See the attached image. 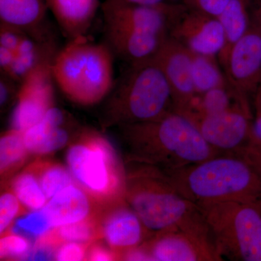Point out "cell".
Listing matches in <instances>:
<instances>
[{
  "label": "cell",
  "mask_w": 261,
  "mask_h": 261,
  "mask_svg": "<svg viewBox=\"0 0 261 261\" xmlns=\"http://www.w3.org/2000/svg\"><path fill=\"white\" fill-rule=\"evenodd\" d=\"M104 207L75 183L58 192L42 210L54 228L93 217Z\"/></svg>",
  "instance_id": "18"
},
{
  "label": "cell",
  "mask_w": 261,
  "mask_h": 261,
  "mask_svg": "<svg viewBox=\"0 0 261 261\" xmlns=\"http://www.w3.org/2000/svg\"><path fill=\"white\" fill-rule=\"evenodd\" d=\"M250 27L261 32V0H250Z\"/></svg>",
  "instance_id": "38"
},
{
  "label": "cell",
  "mask_w": 261,
  "mask_h": 261,
  "mask_svg": "<svg viewBox=\"0 0 261 261\" xmlns=\"http://www.w3.org/2000/svg\"><path fill=\"white\" fill-rule=\"evenodd\" d=\"M65 113L54 106L40 121L24 132V142L29 153L40 155L42 149L47 145L57 128L65 124Z\"/></svg>",
  "instance_id": "25"
},
{
  "label": "cell",
  "mask_w": 261,
  "mask_h": 261,
  "mask_svg": "<svg viewBox=\"0 0 261 261\" xmlns=\"http://www.w3.org/2000/svg\"><path fill=\"white\" fill-rule=\"evenodd\" d=\"M125 171V200L149 232L184 231L216 250L202 208L182 195L162 169L129 161Z\"/></svg>",
  "instance_id": "1"
},
{
  "label": "cell",
  "mask_w": 261,
  "mask_h": 261,
  "mask_svg": "<svg viewBox=\"0 0 261 261\" xmlns=\"http://www.w3.org/2000/svg\"><path fill=\"white\" fill-rule=\"evenodd\" d=\"M51 225L47 215L41 209L17 220L13 232H22L32 238H39L50 230Z\"/></svg>",
  "instance_id": "29"
},
{
  "label": "cell",
  "mask_w": 261,
  "mask_h": 261,
  "mask_svg": "<svg viewBox=\"0 0 261 261\" xmlns=\"http://www.w3.org/2000/svg\"><path fill=\"white\" fill-rule=\"evenodd\" d=\"M128 65L106 98L104 127L153 121L173 111L169 84L154 60Z\"/></svg>",
  "instance_id": "4"
},
{
  "label": "cell",
  "mask_w": 261,
  "mask_h": 261,
  "mask_svg": "<svg viewBox=\"0 0 261 261\" xmlns=\"http://www.w3.org/2000/svg\"><path fill=\"white\" fill-rule=\"evenodd\" d=\"M192 77L197 94L228 85L226 77L220 70L214 57L192 54Z\"/></svg>",
  "instance_id": "27"
},
{
  "label": "cell",
  "mask_w": 261,
  "mask_h": 261,
  "mask_svg": "<svg viewBox=\"0 0 261 261\" xmlns=\"http://www.w3.org/2000/svg\"><path fill=\"white\" fill-rule=\"evenodd\" d=\"M101 227L102 239L121 257L123 252L140 246L152 234L125 199L103 208Z\"/></svg>",
  "instance_id": "14"
},
{
  "label": "cell",
  "mask_w": 261,
  "mask_h": 261,
  "mask_svg": "<svg viewBox=\"0 0 261 261\" xmlns=\"http://www.w3.org/2000/svg\"><path fill=\"white\" fill-rule=\"evenodd\" d=\"M168 37L194 54L214 58L225 46L224 31L219 18L183 4L170 23Z\"/></svg>",
  "instance_id": "9"
},
{
  "label": "cell",
  "mask_w": 261,
  "mask_h": 261,
  "mask_svg": "<svg viewBox=\"0 0 261 261\" xmlns=\"http://www.w3.org/2000/svg\"><path fill=\"white\" fill-rule=\"evenodd\" d=\"M250 0H230L218 17L225 34V46L218 56L224 65L231 47L245 35L250 27Z\"/></svg>",
  "instance_id": "22"
},
{
  "label": "cell",
  "mask_w": 261,
  "mask_h": 261,
  "mask_svg": "<svg viewBox=\"0 0 261 261\" xmlns=\"http://www.w3.org/2000/svg\"><path fill=\"white\" fill-rule=\"evenodd\" d=\"M25 35L23 31L18 28L0 23V46L8 48L10 50L15 51L20 41Z\"/></svg>",
  "instance_id": "34"
},
{
  "label": "cell",
  "mask_w": 261,
  "mask_h": 261,
  "mask_svg": "<svg viewBox=\"0 0 261 261\" xmlns=\"http://www.w3.org/2000/svg\"><path fill=\"white\" fill-rule=\"evenodd\" d=\"M51 12L70 40L85 37L100 6L99 0H47Z\"/></svg>",
  "instance_id": "19"
},
{
  "label": "cell",
  "mask_w": 261,
  "mask_h": 261,
  "mask_svg": "<svg viewBox=\"0 0 261 261\" xmlns=\"http://www.w3.org/2000/svg\"><path fill=\"white\" fill-rule=\"evenodd\" d=\"M33 245L25 237L15 234L11 231L1 234L0 258L1 260H29Z\"/></svg>",
  "instance_id": "28"
},
{
  "label": "cell",
  "mask_w": 261,
  "mask_h": 261,
  "mask_svg": "<svg viewBox=\"0 0 261 261\" xmlns=\"http://www.w3.org/2000/svg\"><path fill=\"white\" fill-rule=\"evenodd\" d=\"M49 57L33 68L19 84L11 128L24 132L45 116L55 105L53 65Z\"/></svg>",
  "instance_id": "8"
},
{
  "label": "cell",
  "mask_w": 261,
  "mask_h": 261,
  "mask_svg": "<svg viewBox=\"0 0 261 261\" xmlns=\"http://www.w3.org/2000/svg\"><path fill=\"white\" fill-rule=\"evenodd\" d=\"M29 153L23 132L13 129L2 134L0 139V174L2 185L8 181L27 162Z\"/></svg>",
  "instance_id": "23"
},
{
  "label": "cell",
  "mask_w": 261,
  "mask_h": 261,
  "mask_svg": "<svg viewBox=\"0 0 261 261\" xmlns=\"http://www.w3.org/2000/svg\"><path fill=\"white\" fill-rule=\"evenodd\" d=\"M182 4L190 9L218 17L222 13L230 0H183Z\"/></svg>",
  "instance_id": "33"
},
{
  "label": "cell",
  "mask_w": 261,
  "mask_h": 261,
  "mask_svg": "<svg viewBox=\"0 0 261 261\" xmlns=\"http://www.w3.org/2000/svg\"><path fill=\"white\" fill-rule=\"evenodd\" d=\"M29 167L37 176L48 200L65 187L76 183L69 169L54 161L37 159Z\"/></svg>",
  "instance_id": "24"
},
{
  "label": "cell",
  "mask_w": 261,
  "mask_h": 261,
  "mask_svg": "<svg viewBox=\"0 0 261 261\" xmlns=\"http://www.w3.org/2000/svg\"><path fill=\"white\" fill-rule=\"evenodd\" d=\"M114 58L106 43L91 42L86 36L72 39L53 60L55 83L72 102L94 106L112 90Z\"/></svg>",
  "instance_id": "5"
},
{
  "label": "cell",
  "mask_w": 261,
  "mask_h": 261,
  "mask_svg": "<svg viewBox=\"0 0 261 261\" xmlns=\"http://www.w3.org/2000/svg\"><path fill=\"white\" fill-rule=\"evenodd\" d=\"M228 83L242 97H256L261 87V32L250 27L223 65Z\"/></svg>",
  "instance_id": "12"
},
{
  "label": "cell",
  "mask_w": 261,
  "mask_h": 261,
  "mask_svg": "<svg viewBox=\"0 0 261 261\" xmlns=\"http://www.w3.org/2000/svg\"><path fill=\"white\" fill-rule=\"evenodd\" d=\"M181 4H130L121 0H105L101 5L104 27H121L168 36L170 23Z\"/></svg>",
  "instance_id": "11"
},
{
  "label": "cell",
  "mask_w": 261,
  "mask_h": 261,
  "mask_svg": "<svg viewBox=\"0 0 261 261\" xmlns=\"http://www.w3.org/2000/svg\"><path fill=\"white\" fill-rule=\"evenodd\" d=\"M73 224L51 228L47 233L36 240L37 243L58 248L65 243H78L91 245L102 240L101 214Z\"/></svg>",
  "instance_id": "20"
},
{
  "label": "cell",
  "mask_w": 261,
  "mask_h": 261,
  "mask_svg": "<svg viewBox=\"0 0 261 261\" xmlns=\"http://www.w3.org/2000/svg\"><path fill=\"white\" fill-rule=\"evenodd\" d=\"M90 245L78 243H65L57 248L56 260H87V250Z\"/></svg>",
  "instance_id": "32"
},
{
  "label": "cell",
  "mask_w": 261,
  "mask_h": 261,
  "mask_svg": "<svg viewBox=\"0 0 261 261\" xmlns=\"http://www.w3.org/2000/svg\"><path fill=\"white\" fill-rule=\"evenodd\" d=\"M255 110L256 111H261V102L258 103V104L255 105Z\"/></svg>",
  "instance_id": "40"
},
{
  "label": "cell",
  "mask_w": 261,
  "mask_h": 261,
  "mask_svg": "<svg viewBox=\"0 0 261 261\" xmlns=\"http://www.w3.org/2000/svg\"><path fill=\"white\" fill-rule=\"evenodd\" d=\"M23 205L14 192L10 189L2 192L0 197V233L3 234L8 230L15 218L23 214Z\"/></svg>",
  "instance_id": "30"
},
{
  "label": "cell",
  "mask_w": 261,
  "mask_h": 261,
  "mask_svg": "<svg viewBox=\"0 0 261 261\" xmlns=\"http://www.w3.org/2000/svg\"><path fill=\"white\" fill-rule=\"evenodd\" d=\"M130 4L140 5H158L164 3H175L176 0H121Z\"/></svg>",
  "instance_id": "39"
},
{
  "label": "cell",
  "mask_w": 261,
  "mask_h": 261,
  "mask_svg": "<svg viewBox=\"0 0 261 261\" xmlns=\"http://www.w3.org/2000/svg\"><path fill=\"white\" fill-rule=\"evenodd\" d=\"M140 246L149 260L221 261L214 247L176 230L154 233Z\"/></svg>",
  "instance_id": "15"
},
{
  "label": "cell",
  "mask_w": 261,
  "mask_h": 261,
  "mask_svg": "<svg viewBox=\"0 0 261 261\" xmlns=\"http://www.w3.org/2000/svg\"><path fill=\"white\" fill-rule=\"evenodd\" d=\"M257 94H261V87H260V90H259L258 93H257Z\"/></svg>",
  "instance_id": "41"
},
{
  "label": "cell",
  "mask_w": 261,
  "mask_h": 261,
  "mask_svg": "<svg viewBox=\"0 0 261 261\" xmlns=\"http://www.w3.org/2000/svg\"><path fill=\"white\" fill-rule=\"evenodd\" d=\"M15 51L0 46V69L1 73L8 74L15 60Z\"/></svg>",
  "instance_id": "37"
},
{
  "label": "cell",
  "mask_w": 261,
  "mask_h": 261,
  "mask_svg": "<svg viewBox=\"0 0 261 261\" xmlns=\"http://www.w3.org/2000/svg\"><path fill=\"white\" fill-rule=\"evenodd\" d=\"M66 161L75 182L100 205L106 207L124 199L126 171L113 146L100 134L79 132Z\"/></svg>",
  "instance_id": "6"
},
{
  "label": "cell",
  "mask_w": 261,
  "mask_h": 261,
  "mask_svg": "<svg viewBox=\"0 0 261 261\" xmlns=\"http://www.w3.org/2000/svg\"><path fill=\"white\" fill-rule=\"evenodd\" d=\"M188 118L215 150L221 154H240L250 137L254 116L250 108L240 107L218 114Z\"/></svg>",
  "instance_id": "10"
},
{
  "label": "cell",
  "mask_w": 261,
  "mask_h": 261,
  "mask_svg": "<svg viewBox=\"0 0 261 261\" xmlns=\"http://www.w3.org/2000/svg\"><path fill=\"white\" fill-rule=\"evenodd\" d=\"M121 260V255L110 247H106L99 240L91 244L87 250V260L110 261Z\"/></svg>",
  "instance_id": "36"
},
{
  "label": "cell",
  "mask_w": 261,
  "mask_h": 261,
  "mask_svg": "<svg viewBox=\"0 0 261 261\" xmlns=\"http://www.w3.org/2000/svg\"><path fill=\"white\" fill-rule=\"evenodd\" d=\"M261 172V111H256L250 137L241 153Z\"/></svg>",
  "instance_id": "31"
},
{
  "label": "cell",
  "mask_w": 261,
  "mask_h": 261,
  "mask_svg": "<svg viewBox=\"0 0 261 261\" xmlns=\"http://www.w3.org/2000/svg\"><path fill=\"white\" fill-rule=\"evenodd\" d=\"M129 161L163 171L177 169L221 154L204 140L195 123L171 111L153 121L119 127Z\"/></svg>",
  "instance_id": "2"
},
{
  "label": "cell",
  "mask_w": 261,
  "mask_h": 261,
  "mask_svg": "<svg viewBox=\"0 0 261 261\" xmlns=\"http://www.w3.org/2000/svg\"><path fill=\"white\" fill-rule=\"evenodd\" d=\"M163 171L182 195L200 207L219 202H261V172L242 154H219Z\"/></svg>",
  "instance_id": "3"
},
{
  "label": "cell",
  "mask_w": 261,
  "mask_h": 261,
  "mask_svg": "<svg viewBox=\"0 0 261 261\" xmlns=\"http://www.w3.org/2000/svg\"><path fill=\"white\" fill-rule=\"evenodd\" d=\"M192 54L168 37L152 59L161 68L172 93L173 111L186 112L197 95L192 77Z\"/></svg>",
  "instance_id": "13"
},
{
  "label": "cell",
  "mask_w": 261,
  "mask_h": 261,
  "mask_svg": "<svg viewBox=\"0 0 261 261\" xmlns=\"http://www.w3.org/2000/svg\"><path fill=\"white\" fill-rule=\"evenodd\" d=\"M240 107L250 108L248 99L240 95L230 84L197 94L186 112L188 117L218 114Z\"/></svg>",
  "instance_id": "21"
},
{
  "label": "cell",
  "mask_w": 261,
  "mask_h": 261,
  "mask_svg": "<svg viewBox=\"0 0 261 261\" xmlns=\"http://www.w3.org/2000/svg\"><path fill=\"white\" fill-rule=\"evenodd\" d=\"M221 260L261 261V202L201 206Z\"/></svg>",
  "instance_id": "7"
},
{
  "label": "cell",
  "mask_w": 261,
  "mask_h": 261,
  "mask_svg": "<svg viewBox=\"0 0 261 261\" xmlns=\"http://www.w3.org/2000/svg\"><path fill=\"white\" fill-rule=\"evenodd\" d=\"M105 39L115 58L128 65L152 59L168 36L137 29L104 27Z\"/></svg>",
  "instance_id": "16"
},
{
  "label": "cell",
  "mask_w": 261,
  "mask_h": 261,
  "mask_svg": "<svg viewBox=\"0 0 261 261\" xmlns=\"http://www.w3.org/2000/svg\"><path fill=\"white\" fill-rule=\"evenodd\" d=\"M47 0H0V23L18 28L39 43L55 41Z\"/></svg>",
  "instance_id": "17"
},
{
  "label": "cell",
  "mask_w": 261,
  "mask_h": 261,
  "mask_svg": "<svg viewBox=\"0 0 261 261\" xmlns=\"http://www.w3.org/2000/svg\"><path fill=\"white\" fill-rule=\"evenodd\" d=\"M19 84L10 78L8 75L1 73L0 76V106L2 110L5 109L6 107L15 100L16 102L17 97H18L19 87L17 86Z\"/></svg>",
  "instance_id": "35"
},
{
  "label": "cell",
  "mask_w": 261,
  "mask_h": 261,
  "mask_svg": "<svg viewBox=\"0 0 261 261\" xmlns=\"http://www.w3.org/2000/svg\"><path fill=\"white\" fill-rule=\"evenodd\" d=\"M9 186L25 209L41 210L47 203L48 199L29 166L11 180Z\"/></svg>",
  "instance_id": "26"
}]
</instances>
